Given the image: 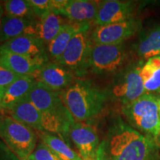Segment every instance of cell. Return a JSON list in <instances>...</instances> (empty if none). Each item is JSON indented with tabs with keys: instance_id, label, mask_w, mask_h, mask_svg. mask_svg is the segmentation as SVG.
<instances>
[{
	"instance_id": "e575fe53",
	"label": "cell",
	"mask_w": 160,
	"mask_h": 160,
	"mask_svg": "<svg viewBox=\"0 0 160 160\" xmlns=\"http://www.w3.org/2000/svg\"><path fill=\"white\" fill-rule=\"evenodd\" d=\"M159 139H160V136H159Z\"/></svg>"
},
{
	"instance_id": "7402d4cb",
	"label": "cell",
	"mask_w": 160,
	"mask_h": 160,
	"mask_svg": "<svg viewBox=\"0 0 160 160\" xmlns=\"http://www.w3.org/2000/svg\"><path fill=\"white\" fill-rule=\"evenodd\" d=\"M40 141L45 143L60 160H83L78 152L71 147L62 138L47 132H39Z\"/></svg>"
},
{
	"instance_id": "1f68e13d",
	"label": "cell",
	"mask_w": 160,
	"mask_h": 160,
	"mask_svg": "<svg viewBox=\"0 0 160 160\" xmlns=\"http://www.w3.org/2000/svg\"><path fill=\"white\" fill-rule=\"evenodd\" d=\"M158 107H159V113L160 116V97H158Z\"/></svg>"
},
{
	"instance_id": "4fadbf2b",
	"label": "cell",
	"mask_w": 160,
	"mask_h": 160,
	"mask_svg": "<svg viewBox=\"0 0 160 160\" xmlns=\"http://www.w3.org/2000/svg\"><path fill=\"white\" fill-rule=\"evenodd\" d=\"M48 61L33 59L0 48V66L21 77H36L42 66Z\"/></svg>"
},
{
	"instance_id": "4dcf8cb0",
	"label": "cell",
	"mask_w": 160,
	"mask_h": 160,
	"mask_svg": "<svg viewBox=\"0 0 160 160\" xmlns=\"http://www.w3.org/2000/svg\"><path fill=\"white\" fill-rule=\"evenodd\" d=\"M4 12H5V9H4L3 5L0 2V16H3Z\"/></svg>"
},
{
	"instance_id": "8992f818",
	"label": "cell",
	"mask_w": 160,
	"mask_h": 160,
	"mask_svg": "<svg viewBox=\"0 0 160 160\" xmlns=\"http://www.w3.org/2000/svg\"><path fill=\"white\" fill-rule=\"evenodd\" d=\"M0 138L20 160L28 158L37 145L34 130L10 116L0 117Z\"/></svg>"
},
{
	"instance_id": "836d02e7",
	"label": "cell",
	"mask_w": 160,
	"mask_h": 160,
	"mask_svg": "<svg viewBox=\"0 0 160 160\" xmlns=\"http://www.w3.org/2000/svg\"><path fill=\"white\" fill-rule=\"evenodd\" d=\"M22 160H31L29 159V158H27V159H22Z\"/></svg>"
},
{
	"instance_id": "d4e9b609",
	"label": "cell",
	"mask_w": 160,
	"mask_h": 160,
	"mask_svg": "<svg viewBox=\"0 0 160 160\" xmlns=\"http://www.w3.org/2000/svg\"><path fill=\"white\" fill-rule=\"evenodd\" d=\"M160 68V56L152 57L143 64L141 70V77L144 83L151 79L154 72Z\"/></svg>"
},
{
	"instance_id": "5bb4252c",
	"label": "cell",
	"mask_w": 160,
	"mask_h": 160,
	"mask_svg": "<svg viewBox=\"0 0 160 160\" xmlns=\"http://www.w3.org/2000/svg\"><path fill=\"white\" fill-rule=\"evenodd\" d=\"M99 2L91 0H65L56 14L63 16L69 21L80 24L94 22Z\"/></svg>"
},
{
	"instance_id": "603a6c76",
	"label": "cell",
	"mask_w": 160,
	"mask_h": 160,
	"mask_svg": "<svg viewBox=\"0 0 160 160\" xmlns=\"http://www.w3.org/2000/svg\"><path fill=\"white\" fill-rule=\"evenodd\" d=\"M4 9L6 16L16 18L35 19L28 0H8L4 2Z\"/></svg>"
},
{
	"instance_id": "f1b7e54d",
	"label": "cell",
	"mask_w": 160,
	"mask_h": 160,
	"mask_svg": "<svg viewBox=\"0 0 160 160\" xmlns=\"http://www.w3.org/2000/svg\"><path fill=\"white\" fill-rule=\"evenodd\" d=\"M0 160H20L2 140H0Z\"/></svg>"
},
{
	"instance_id": "f546056e",
	"label": "cell",
	"mask_w": 160,
	"mask_h": 160,
	"mask_svg": "<svg viewBox=\"0 0 160 160\" xmlns=\"http://www.w3.org/2000/svg\"><path fill=\"white\" fill-rule=\"evenodd\" d=\"M5 88H3L0 87V101H1V99H2L4 93H5Z\"/></svg>"
},
{
	"instance_id": "2e32d148",
	"label": "cell",
	"mask_w": 160,
	"mask_h": 160,
	"mask_svg": "<svg viewBox=\"0 0 160 160\" xmlns=\"http://www.w3.org/2000/svg\"><path fill=\"white\" fill-rule=\"evenodd\" d=\"M37 23L35 19L3 16L0 28V43L3 44L20 37L30 36L37 37Z\"/></svg>"
},
{
	"instance_id": "9a60e30c",
	"label": "cell",
	"mask_w": 160,
	"mask_h": 160,
	"mask_svg": "<svg viewBox=\"0 0 160 160\" xmlns=\"http://www.w3.org/2000/svg\"><path fill=\"white\" fill-rule=\"evenodd\" d=\"M0 48L33 59L48 61L45 44L36 37H20L2 44Z\"/></svg>"
},
{
	"instance_id": "ac0fdd59",
	"label": "cell",
	"mask_w": 160,
	"mask_h": 160,
	"mask_svg": "<svg viewBox=\"0 0 160 160\" xmlns=\"http://www.w3.org/2000/svg\"><path fill=\"white\" fill-rule=\"evenodd\" d=\"M37 82L33 77H21L5 89L2 99L0 101V108L6 111L20 102L27 99L31 89Z\"/></svg>"
},
{
	"instance_id": "7c38bea8",
	"label": "cell",
	"mask_w": 160,
	"mask_h": 160,
	"mask_svg": "<svg viewBox=\"0 0 160 160\" xmlns=\"http://www.w3.org/2000/svg\"><path fill=\"white\" fill-rule=\"evenodd\" d=\"M35 79L53 91H61L74 81V74L59 63L48 62L41 68Z\"/></svg>"
},
{
	"instance_id": "7a4b0ae2",
	"label": "cell",
	"mask_w": 160,
	"mask_h": 160,
	"mask_svg": "<svg viewBox=\"0 0 160 160\" xmlns=\"http://www.w3.org/2000/svg\"><path fill=\"white\" fill-rule=\"evenodd\" d=\"M27 99L41 113L43 132L68 134L75 119L63 103L60 91H53L37 80Z\"/></svg>"
},
{
	"instance_id": "e0dca14e",
	"label": "cell",
	"mask_w": 160,
	"mask_h": 160,
	"mask_svg": "<svg viewBox=\"0 0 160 160\" xmlns=\"http://www.w3.org/2000/svg\"><path fill=\"white\" fill-rule=\"evenodd\" d=\"M90 28L91 24L66 22L57 37L47 45L48 53L57 62L63 54L73 36L81 31H89Z\"/></svg>"
},
{
	"instance_id": "9c48e42d",
	"label": "cell",
	"mask_w": 160,
	"mask_h": 160,
	"mask_svg": "<svg viewBox=\"0 0 160 160\" xmlns=\"http://www.w3.org/2000/svg\"><path fill=\"white\" fill-rule=\"evenodd\" d=\"M141 27V20L133 17L121 22L97 26L91 38L94 45H118L134 35Z\"/></svg>"
},
{
	"instance_id": "5b68a950",
	"label": "cell",
	"mask_w": 160,
	"mask_h": 160,
	"mask_svg": "<svg viewBox=\"0 0 160 160\" xmlns=\"http://www.w3.org/2000/svg\"><path fill=\"white\" fill-rule=\"evenodd\" d=\"M144 63L145 62L139 59L120 70L112 81L108 92H106L107 96L125 105L145 93L141 77Z\"/></svg>"
},
{
	"instance_id": "4316f807",
	"label": "cell",
	"mask_w": 160,
	"mask_h": 160,
	"mask_svg": "<svg viewBox=\"0 0 160 160\" xmlns=\"http://www.w3.org/2000/svg\"><path fill=\"white\" fill-rule=\"evenodd\" d=\"M20 77L21 76L16 74L9 70L0 66V87L1 88L6 89Z\"/></svg>"
},
{
	"instance_id": "ffe728a7",
	"label": "cell",
	"mask_w": 160,
	"mask_h": 160,
	"mask_svg": "<svg viewBox=\"0 0 160 160\" xmlns=\"http://www.w3.org/2000/svg\"><path fill=\"white\" fill-rule=\"evenodd\" d=\"M9 116L38 132H43L42 116L39 110L28 99H25L8 110Z\"/></svg>"
},
{
	"instance_id": "cb8c5ba5",
	"label": "cell",
	"mask_w": 160,
	"mask_h": 160,
	"mask_svg": "<svg viewBox=\"0 0 160 160\" xmlns=\"http://www.w3.org/2000/svg\"><path fill=\"white\" fill-rule=\"evenodd\" d=\"M31 160H60L51 149L40 141L31 156L28 157Z\"/></svg>"
},
{
	"instance_id": "8fae6325",
	"label": "cell",
	"mask_w": 160,
	"mask_h": 160,
	"mask_svg": "<svg viewBox=\"0 0 160 160\" xmlns=\"http://www.w3.org/2000/svg\"><path fill=\"white\" fill-rule=\"evenodd\" d=\"M137 4L133 1L105 0L99 2L94 22L102 26L121 22L133 18Z\"/></svg>"
},
{
	"instance_id": "52a82bcc",
	"label": "cell",
	"mask_w": 160,
	"mask_h": 160,
	"mask_svg": "<svg viewBox=\"0 0 160 160\" xmlns=\"http://www.w3.org/2000/svg\"><path fill=\"white\" fill-rule=\"evenodd\" d=\"M89 31H81L73 36L63 54L56 62L67 68L78 77H83L89 68V59L93 47Z\"/></svg>"
},
{
	"instance_id": "484cf974",
	"label": "cell",
	"mask_w": 160,
	"mask_h": 160,
	"mask_svg": "<svg viewBox=\"0 0 160 160\" xmlns=\"http://www.w3.org/2000/svg\"><path fill=\"white\" fill-rule=\"evenodd\" d=\"M28 2L35 16L39 19L52 11L51 0H28Z\"/></svg>"
},
{
	"instance_id": "6da1fadb",
	"label": "cell",
	"mask_w": 160,
	"mask_h": 160,
	"mask_svg": "<svg viewBox=\"0 0 160 160\" xmlns=\"http://www.w3.org/2000/svg\"><path fill=\"white\" fill-rule=\"evenodd\" d=\"M97 160H159V147L156 140L117 117L100 142Z\"/></svg>"
},
{
	"instance_id": "30bf717a",
	"label": "cell",
	"mask_w": 160,
	"mask_h": 160,
	"mask_svg": "<svg viewBox=\"0 0 160 160\" xmlns=\"http://www.w3.org/2000/svg\"><path fill=\"white\" fill-rule=\"evenodd\" d=\"M68 135L83 160H97L100 142L94 127L85 122H75Z\"/></svg>"
},
{
	"instance_id": "ba28073f",
	"label": "cell",
	"mask_w": 160,
	"mask_h": 160,
	"mask_svg": "<svg viewBox=\"0 0 160 160\" xmlns=\"http://www.w3.org/2000/svg\"><path fill=\"white\" fill-rule=\"evenodd\" d=\"M128 58L124 43L118 45H94L89 59V69L98 75L111 74L122 70Z\"/></svg>"
},
{
	"instance_id": "d6986e66",
	"label": "cell",
	"mask_w": 160,
	"mask_h": 160,
	"mask_svg": "<svg viewBox=\"0 0 160 160\" xmlns=\"http://www.w3.org/2000/svg\"><path fill=\"white\" fill-rule=\"evenodd\" d=\"M135 51L142 61L160 56V23L142 32L136 44Z\"/></svg>"
},
{
	"instance_id": "277c9868",
	"label": "cell",
	"mask_w": 160,
	"mask_h": 160,
	"mask_svg": "<svg viewBox=\"0 0 160 160\" xmlns=\"http://www.w3.org/2000/svg\"><path fill=\"white\" fill-rule=\"evenodd\" d=\"M122 111L131 127L157 141L160 136L158 96L144 93L135 101L122 105Z\"/></svg>"
},
{
	"instance_id": "d6a6232c",
	"label": "cell",
	"mask_w": 160,
	"mask_h": 160,
	"mask_svg": "<svg viewBox=\"0 0 160 160\" xmlns=\"http://www.w3.org/2000/svg\"><path fill=\"white\" fill-rule=\"evenodd\" d=\"M2 17H3V16H0V28H1L2 22Z\"/></svg>"
},
{
	"instance_id": "44dd1931",
	"label": "cell",
	"mask_w": 160,
	"mask_h": 160,
	"mask_svg": "<svg viewBox=\"0 0 160 160\" xmlns=\"http://www.w3.org/2000/svg\"><path fill=\"white\" fill-rule=\"evenodd\" d=\"M65 22L60 15L53 11L39 19L37 23V37L48 45L57 37Z\"/></svg>"
},
{
	"instance_id": "83f0119b",
	"label": "cell",
	"mask_w": 160,
	"mask_h": 160,
	"mask_svg": "<svg viewBox=\"0 0 160 160\" xmlns=\"http://www.w3.org/2000/svg\"><path fill=\"white\" fill-rule=\"evenodd\" d=\"M145 93H160V68L154 72L148 81L144 83Z\"/></svg>"
},
{
	"instance_id": "3957f363",
	"label": "cell",
	"mask_w": 160,
	"mask_h": 160,
	"mask_svg": "<svg viewBox=\"0 0 160 160\" xmlns=\"http://www.w3.org/2000/svg\"><path fill=\"white\" fill-rule=\"evenodd\" d=\"M60 97L75 121L85 122L102 111L108 96L91 81L79 79L60 91Z\"/></svg>"
}]
</instances>
